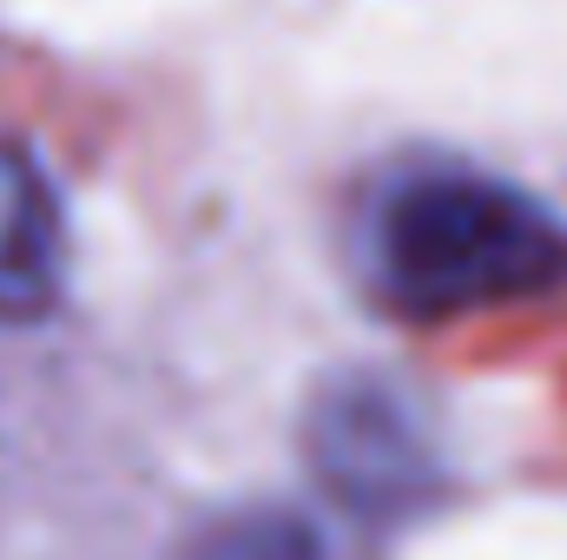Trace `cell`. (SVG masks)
<instances>
[{
  "label": "cell",
  "instance_id": "1",
  "mask_svg": "<svg viewBox=\"0 0 567 560\" xmlns=\"http://www.w3.org/2000/svg\"><path fill=\"white\" fill-rule=\"evenodd\" d=\"M567 283V225L508 178L410 172L370 218V290L416 323Z\"/></svg>",
  "mask_w": 567,
  "mask_h": 560
},
{
  "label": "cell",
  "instance_id": "2",
  "mask_svg": "<svg viewBox=\"0 0 567 560\" xmlns=\"http://www.w3.org/2000/svg\"><path fill=\"white\" fill-rule=\"evenodd\" d=\"M310 462L323 488L357 515H403L435 488V448L416 409L390 383H337L310 416Z\"/></svg>",
  "mask_w": 567,
  "mask_h": 560
},
{
  "label": "cell",
  "instance_id": "3",
  "mask_svg": "<svg viewBox=\"0 0 567 560\" xmlns=\"http://www.w3.org/2000/svg\"><path fill=\"white\" fill-rule=\"evenodd\" d=\"M66 290V211L27 145L0 139V323H33Z\"/></svg>",
  "mask_w": 567,
  "mask_h": 560
},
{
  "label": "cell",
  "instance_id": "4",
  "mask_svg": "<svg viewBox=\"0 0 567 560\" xmlns=\"http://www.w3.org/2000/svg\"><path fill=\"white\" fill-rule=\"evenodd\" d=\"M178 560H323V541L297 508H238L198 528Z\"/></svg>",
  "mask_w": 567,
  "mask_h": 560
}]
</instances>
